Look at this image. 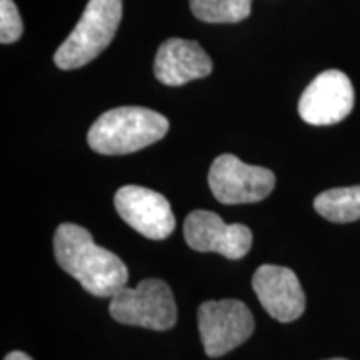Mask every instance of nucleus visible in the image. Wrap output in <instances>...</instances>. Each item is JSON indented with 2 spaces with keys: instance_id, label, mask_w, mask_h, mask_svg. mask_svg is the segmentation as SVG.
Wrapping results in <instances>:
<instances>
[{
  "instance_id": "obj_15",
  "label": "nucleus",
  "mask_w": 360,
  "mask_h": 360,
  "mask_svg": "<svg viewBox=\"0 0 360 360\" xmlns=\"http://www.w3.org/2000/svg\"><path fill=\"white\" fill-rule=\"evenodd\" d=\"M4 360H32L25 352H20V350H15V352H11Z\"/></svg>"
},
{
  "instance_id": "obj_8",
  "label": "nucleus",
  "mask_w": 360,
  "mask_h": 360,
  "mask_svg": "<svg viewBox=\"0 0 360 360\" xmlns=\"http://www.w3.org/2000/svg\"><path fill=\"white\" fill-rule=\"evenodd\" d=\"M114 205L134 231L150 240H164L172 236L175 217L170 202L164 195L150 188L125 186L117 191Z\"/></svg>"
},
{
  "instance_id": "obj_14",
  "label": "nucleus",
  "mask_w": 360,
  "mask_h": 360,
  "mask_svg": "<svg viewBox=\"0 0 360 360\" xmlns=\"http://www.w3.org/2000/svg\"><path fill=\"white\" fill-rule=\"evenodd\" d=\"M24 34L20 13L13 0H0V42L13 44Z\"/></svg>"
},
{
  "instance_id": "obj_4",
  "label": "nucleus",
  "mask_w": 360,
  "mask_h": 360,
  "mask_svg": "<svg viewBox=\"0 0 360 360\" xmlns=\"http://www.w3.org/2000/svg\"><path fill=\"white\" fill-rule=\"evenodd\" d=\"M109 312L117 322L150 330H169L177 322L172 290L159 278H146L135 289L122 287L110 297Z\"/></svg>"
},
{
  "instance_id": "obj_7",
  "label": "nucleus",
  "mask_w": 360,
  "mask_h": 360,
  "mask_svg": "<svg viewBox=\"0 0 360 360\" xmlns=\"http://www.w3.org/2000/svg\"><path fill=\"white\" fill-rule=\"evenodd\" d=\"M352 82L344 72L326 70L304 90L299 101V115L310 125H332L344 120L354 109Z\"/></svg>"
},
{
  "instance_id": "obj_5",
  "label": "nucleus",
  "mask_w": 360,
  "mask_h": 360,
  "mask_svg": "<svg viewBox=\"0 0 360 360\" xmlns=\"http://www.w3.org/2000/svg\"><path fill=\"white\" fill-rule=\"evenodd\" d=\"M200 340L209 357H222L237 349L254 332V315L236 299L207 300L197 310Z\"/></svg>"
},
{
  "instance_id": "obj_3",
  "label": "nucleus",
  "mask_w": 360,
  "mask_h": 360,
  "mask_svg": "<svg viewBox=\"0 0 360 360\" xmlns=\"http://www.w3.org/2000/svg\"><path fill=\"white\" fill-rule=\"evenodd\" d=\"M122 20V0H89L87 7L57 49L53 60L62 70L87 65L109 47Z\"/></svg>"
},
{
  "instance_id": "obj_6",
  "label": "nucleus",
  "mask_w": 360,
  "mask_h": 360,
  "mask_svg": "<svg viewBox=\"0 0 360 360\" xmlns=\"http://www.w3.org/2000/svg\"><path fill=\"white\" fill-rule=\"evenodd\" d=\"M209 186L220 204H254L270 195L276 175L265 167L244 164L232 154H222L210 165Z\"/></svg>"
},
{
  "instance_id": "obj_10",
  "label": "nucleus",
  "mask_w": 360,
  "mask_h": 360,
  "mask_svg": "<svg viewBox=\"0 0 360 360\" xmlns=\"http://www.w3.org/2000/svg\"><path fill=\"white\" fill-rule=\"evenodd\" d=\"M252 289L270 317L294 322L305 310V294L294 270L281 265H262L252 277Z\"/></svg>"
},
{
  "instance_id": "obj_9",
  "label": "nucleus",
  "mask_w": 360,
  "mask_h": 360,
  "mask_svg": "<svg viewBox=\"0 0 360 360\" xmlns=\"http://www.w3.org/2000/svg\"><path fill=\"white\" fill-rule=\"evenodd\" d=\"M184 237L197 252H215L237 260L245 257L252 247V232L247 225L225 224L210 210H193L184 224Z\"/></svg>"
},
{
  "instance_id": "obj_13",
  "label": "nucleus",
  "mask_w": 360,
  "mask_h": 360,
  "mask_svg": "<svg viewBox=\"0 0 360 360\" xmlns=\"http://www.w3.org/2000/svg\"><path fill=\"white\" fill-rule=\"evenodd\" d=\"M252 0H191V11L207 24H237L250 15Z\"/></svg>"
},
{
  "instance_id": "obj_16",
  "label": "nucleus",
  "mask_w": 360,
  "mask_h": 360,
  "mask_svg": "<svg viewBox=\"0 0 360 360\" xmlns=\"http://www.w3.org/2000/svg\"><path fill=\"white\" fill-rule=\"evenodd\" d=\"M328 360H345V359H328Z\"/></svg>"
},
{
  "instance_id": "obj_12",
  "label": "nucleus",
  "mask_w": 360,
  "mask_h": 360,
  "mask_svg": "<svg viewBox=\"0 0 360 360\" xmlns=\"http://www.w3.org/2000/svg\"><path fill=\"white\" fill-rule=\"evenodd\" d=\"M314 209L323 219L335 224H347L360 220V186L330 188L319 193Z\"/></svg>"
},
{
  "instance_id": "obj_11",
  "label": "nucleus",
  "mask_w": 360,
  "mask_h": 360,
  "mask_svg": "<svg viewBox=\"0 0 360 360\" xmlns=\"http://www.w3.org/2000/svg\"><path fill=\"white\" fill-rule=\"evenodd\" d=\"M212 72V60L195 40L169 39L157 51L154 74L159 82L179 87L204 79Z\"/></svg>"
},
{
  "instance_id": "obj_2",
  "label": "nucleus",
  "mask_w": 360,
  "mask_h": 360,
  "mask_svg": "<svg viewBox=\"0 0 360 360\" xmlns=\"http://www.w3.org/2000/svg\"><path fill=\"white\" fill-rule=\"evenodd\" d=\"M169 132V120L146 107H117L92 124L87 142L102 155H125L159 142Z\"/></svg>"
},
{
  "instance_id": "obj_1",
  "label": "nucleus",
  "mask_w": 360,
  "mask_h": 360,
  "mask_svg": "<svg viewBox=\"0 0 360 360\" xmlns=\"http://www.w3.org/2000/svg\"><path fill=\"white\" fill-rule=\"evenodd\" d=\"M53 252L62 270L94 297H114L129 282V269L114 252L94 242L77 224H60L53 236Z\"/></svg>"
}]
</instances>
